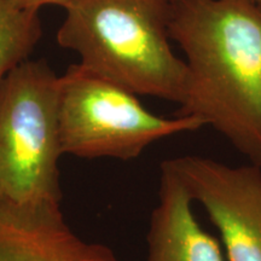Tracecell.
I'll list each match as a JSON object with an SVG mask.
<instances>
[{
	"label": "cell",
	"mask_w": 261,
	"mask_h": 261,
	"mask_svg": "<svg viewBox=\"0 0 261 261\" xmlns=\"http://www.w3.org/2000/svg\"><path fill=\"white\" fill-rule=\"evenodd\" d=\"M168 31L187 58L175 115L201 120L261 167V6L169 0Z\"/></svg>",
	"instance_id": "cell-1"
},
{
	"label": "cell",
	"mask_w": 261,
	"mask_h": 261,
	"mask_svg": "<svg viewBox=\"0 0 261 261\" xmlns=\"http://www.w3.org/2000/svg\"><path fill=\"white\" fill-rule=\"evenodd\" d=\"M57 33L84 68L136 96L179 104L187 64L174 55L169 0H70Z\"/></svg>",
	"instance_id": "cell-2"
},
{
	"label": "cell",
	"mask_w": 261,
	"mask_h": 261,
	"mask_svg": "<svg viewBox=\"0 0 261 261\" xmlns=\"http://www.w3.org/2000/svg\"><path fill=\"white\" fill-rule=\"evenodd\" d=\"M58 76L25 61L0 84V195L29 207L61 205Z\"/></svg>",
	"instance_id": "cell-3"
},
{
	"label": "cell",
	"mask_w": 261,
	"mask_h": 261,
	"mask_svg": "<svg viewBox=\"0 0 261 261\" xmlns=\"http://www.w3.org/2000/svg\"><path fill=\"white\" fill-rule=\"evenodd\" d=\"M57 115L62 152L83 159L128 161L160 139L204 127L196 117L150 113L136 94L81 64L58 76Z\"/></svg>",
	"instance_id": "cell-4"
},
{
	"label": "cell",
	"mask_w": 261,
	"mask_h": 261,
	"mask_svg": "<svg viewBox=\"0 0 261 261\" xmlns=\"http://www.w3.org/2000/svg\"><path fill=\"white\" fill-rule=\"evenodd\" d=\"M204 208L228 261H261V167L182 155L163 161Z\"/></svg>",
	"instance_id": "cell-5"
},
{
	"label": "cell",
	"mask_w": 261,
	"mask_h": 261,
	"mask_svg": "<svg viewBox=\"0 0 261 261\" xmlns=\"http://www.w3.org/2000/svg\"><path fill=\"white\" fill-rule=\"evenodd\" d=\"M0 261H121L69 226L61 205L29 207L0 195Z\"/></svg>",
	"instance_id": "cell-6"
},
{
	"label": "cell",
	"mask_w": 261,
	"mask_h": 261,
	"mask_svg": "<svg viewBox=\"0 0 261 261\" xmlns=\"http://www.w3.org/2000/svg\"><path fill=\"white\" fill-rule=\"evenodd\" d=\"M177 175L160 165L159 202L150 217L145 261H225L219 241L201 227Z\"/></svg>",
	"instance_id": "cell-7"
},
{
	"label": "cell",
	"mask_w": 261,
	"mask_h": 261,
	"mask_svg": "<svg viewBox=\"0 0 261 261\" xmlns=\"http://www.w3.org/2000/svg\"><path fill=\"white\" fill-rule=\"evenodd\" d=\"M39 11L0 0V84L27 61L41 38Z\"/></svg>",
	"instance_id": "cell-8"
},
{
	"label": "cell",
	"mask_w": 261,
	"mask_h": 261,
	"mask_svg": "<svg viewBox=\"0 0 261 261\" xmlns=\"http://www.w3.org/2000/svg\"><path fill=\"white\" fill-rule=\"evenodd\" d=\"M10 2L18 8L39 11L45 5H60L62 8H65L70 0H10Z\"/></svg>",
	"instance_id": "cell-9"
},
{
	"label": "cell",
	"mask_w": 261,
	"mask_h": 261,
	"mask_svg": "<svg viewBox=\"0 0 261 261\" xmlns=\"http://www.w3.org/2000/svg\"><path fill=\"white\" fill-rule=\"evenodd\" d=\"M253 2H254V3H256L257 5H260V6H261V0H253Z\"/></svg>",
	"instance_id": "cell-10"
}]
</instances>
